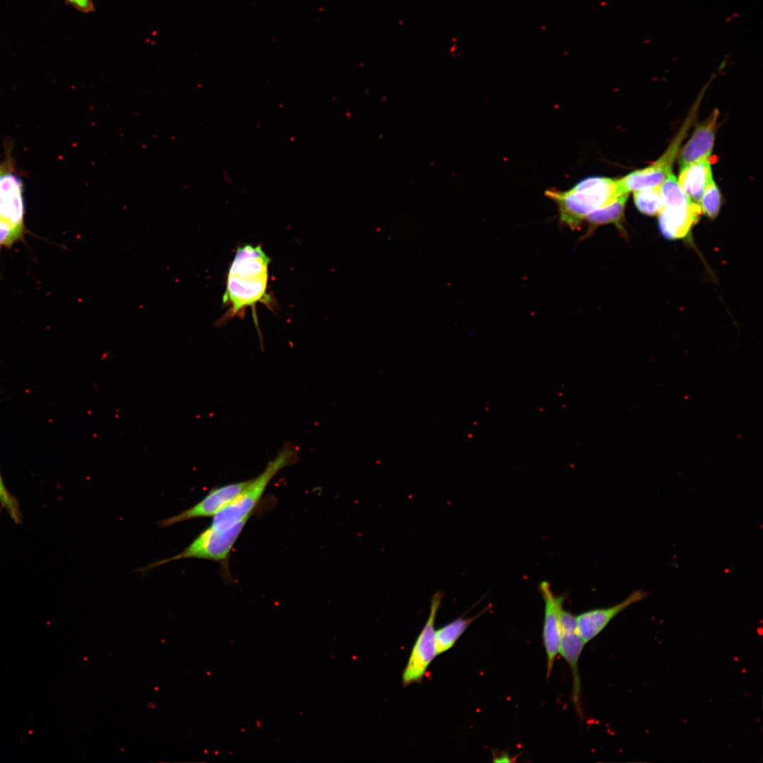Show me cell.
Returning a JSON list of instances; mask_svg holds the SVG:
<instances>
[{
  "label": "cell",
  "instance_id": "cell-11",
  "mask_svg": "<svg viewBox=\"0 0 763 763\" xmlns=\"http://www.w3.org/2000/svg\"><path fill=\"white\" fill-rule=\"evenodd\" d=\"M649 593L643 588L637 589L614 605L589 610L576 616L578 628L584 643L595 638L615 617L632 604L645 598Z\"/></svg>",
  "mask_w": 763,
  "mask_h": 763
},
{
  "label": "cell",
  "instance_id": "cell-15",
  "mask_svg": "<svg viewBox=\"0 0 763 763\" xmlns=\"http://www.w3.org/2000/svg\"><path fill=\"white\" fill-rule=\"evenodd\" d=\"M627 198L628 194H622L610 204L589 213L584 220L588 227L587 234L593 232L598 226L609 223L614 224L617 228L622 230V221Z\"/></svg>",
  "mask_w": 763,
  "mask_h": 763
},
{
  "label": "cell",
  "instance_id": "cell-6",
  "mask_svg": "<svg viewBox=\"0 0 763 763\" xmlns=\"http://www.w3.org/2000/svg\"><path fill=\"white\" fill-rule=\"evenodd\" d=\"M442 597V592L438 591L431 598L429 617L414 644L402 675L403 686L420 682L430 664L437 656L434 622Z\"/></svg>",
  "mask_w": 763,
  "mask_h": 763
},
{
  "label": "cell",
  "instance_id": "cell-2",
  "mask_svg": "<svg viewBox=\"0 0 763 763\" xmlns=\"http://www.w3.org/2000/svg\"><path fill=\"white\" fill-rule=\"evenodd\" d=\"M545 194L556 203L561 222L575 230L589 213L625 194L617 179L596 176L584 179L567 191L548 190Z\"/></svg>",
  "mask_w": 763,
  "mask_h": 763
},
{
  "label": "cell",
  "instance_id": "cell-12",
  "mask_svg": "<svg viewBox=\"0 0 763 763\" xmlns=\"http://www.w3.org/2000/svg\"><path fill=\"white\" fill-rule=\"evenodd\" d=\"M718 111L715 109L709 117L699 124L679 155L680 168L708 160L715 139Z\"/></svg>",
  "mask_w": 763,
  "mask_h": 763
},
{
  "label": "cell",
  "instance_id": "cell-17",
  "mask_svg": "<svg viewBox=\"0 0 763 763\" xmlns=\"http://www.w3.org/2000/svg\"><path fill=\"white\" fill-rule=\"evenodd\" d=\"M633 192L635 206L641 213L651 216L659 214L663 208L661 185Z\"/></svg>",
  "mask_w": 763,
  "mask_h": 763
},
{
  "label": "cell",
  "instance_id": "cell-18",
  "mask_svg": "<svg viewBox=\"0 0 763 763\" xmlns=\"http://www.w3.org/2000/svg\"><path fill=\"white\" fill-rule=\"evenodd\" d=\"M663 207L685 206L692 202L680 187L675 176L670 173L661 184Z\"/></svg>",
  "mask_w": 763,
  "mask_h": 763
},
{
  "label": "cell",
  "instance_id": "cell-10",
  "mask_svg": "<svg viewBox=\"0 0 763 763\" xmlns=\"http://www.w3.org/2000/svg\"><path fill=\"white\" fill-rule=\"evenodd\" d=\"M562 637L560 653L569 665L572 676V697L577 709L580 708V678L579 660L585 644L578 628L576 616L564 610L560 612Z\"/></svg>",
  "mask_w": 763,
  "mask_h": 763
},
{
  "label": "cell",
  "instance_id": "cell-20",
  "mask_svg": "<svg viewBox=\"0 0 763 763\" xmlns=\"http://www.w3.org/2000/svg\"><path fill=\"white\" fill-rule=\"evenodd\" d=\"M0 505L10 516L11 519L16 523L19 524L22 520V514L20 510L19 504L15 497H13L6 488L2 477L0 473Z\"/></svg>",
  "mask_w": 763,
  "mask_h": 763
},
{
  "label": "cell",
  "instance_id": "cell-19",
  "mask_svg": "<svg viewBox=\"0 0 763 763\" xmlns=\"http://www.w3.org/2000/svg\"><path fill=\"white\" fill-rule=\"evenodd\" d=\"M721 203L720 191L714 180L711 179L706 186L700 201L702 213L714 219L718 214Z\"/></svg>",
  "mask_w": 763,
  "mask_h": 763
},
{
  "label": "cell",
  "instance_id": "cell-9",
  "mask_svg": "<svg viewBox=\"0 0 763 763\" xmlns=\"http://www.w3.org/2000/svg\"><path fill=\"white\" fill-rule=\"evenodd\" d=\"M251 479L212 489L199 502L179 514L158 521L160 528L173 526L196 518L214 516L232 502L249 483Z\"/></svg>",
  "mask_w": 763,
  "mask_h": 763
},
{
  "label": "cell",
  "instance_id": "cell-16",
  "mask_svg": "<svg viewBox=\"0 0 763 763\" xmlns=\"http://www.w3.org/2000/svg\"><path fill=\"white\" fill-rule=\"evenodd\" d=\"M485 610H483L485 612ZM483 612L474 617H460L450 623L435 630V641L437 655L449 650L469 625Z\"/></svg>",
  "mask_w": 763,
  "mask_h": 763
},
{
  "label": "cell",
  "instance_id": "cell-5",
  "mask_svg": "<svg viewBox=\"0 0 763 763\" xmlns=\"http://www.w3.org/2000/svg\"><path fill=\"white\" fill-rule=\"evenodd\" d=\"M249 519V517H247L226 529L219 530L209 526L181 552L156 561L142 568L141 572H146L172 561L188 558L203 559L222 564H226L230 552Z\"/></svg>",
  "mask_w": 763,
  "mask_h": 763
},
{
  "label": "cell",
  "instance_id": "cell-3",
  "mask_svg": "<svg viewBox=\"0 0 763 763\" xmlns=\"http://www.w3.org/2000/svg\"><path fill=\"white\" fill-rule=\"evenodd\" d=\"M298 452L296 446L286 443L268 463L264 471L251 479L232 502L213 516L210 526L219 530L226 529L250 517L271 479L281 469L295 463L299 459Z\"/></svg>",
  "mask_w": 763,
  "mask_h": 763
},
{
  "label": "cell",
  "instance_id": "cell-7",
  "mask_svg": "<svg viewBox=\"0 0 763 763\" xmlns=\"http://www.w3.org/2000/svg\"><path fill=\"white\" fill-rule=\"evenodd\" d=\"M690 124V119L688 120V123L683 125L667 150L656 161L644 169L635 170L617 179L623 193L628 194L630 191L661 184L664 179L672 173L673 160L677 156L679 147Z\"/></svg>",
  "mask_w": 763,
  "mask_h": 763
},
{
  "label": "cell",
  "instance_id": "cell-4",
  "mask_svg": "<svg viewBox=\"0 0 763 763\" xmlns=\"http://www.w3.org/2000/svg\"><path fill=\"white\" fill-rule=\"evenodd\" d=\"M25 233V202L21 177L0 165V253L21 241Z\"/></svg>",
  "mask_w": 763,
  "mask_h": 763
},
{
  "label": "cell",
  "instance_id": "cell-1",
  "mask_svg": "<svg viewBox=\"0 0 763 763\" xmlns=\"http://www.w3.org/2000/svg\"><path fill=\"white\" fill-rule=\"evenodd\" d=\"M270 259L260 245L239 247L229 268L223 304L228 307L227 317L242 314L247 307L268 304L266 293Z\"/></svg>",
  "mask_w": 763,
  "mask_h": 763
},
{
  "label": "cell",
  "instance_id": "cell-8",
  "mask_svg": "<svg viewBox=\"0 0 763 763\" xmlns=\"http://www.w3.org/2000/svg\"><path fill=\"white\" fill-rule=\"evenodd\" d=\"M538 588L544 601L543 641L547 658V678H549L560 652L562 637L560 612L563 608L564 596L555 595L550 584L545 581L539 584Z\"/></svg>",
  "mask_w": 763,
  "mask_h": 763
},
{
  "label": "cell",
  "instance_id": "cell-13",
  "mask_svg": "<svg viewBox=\"0 0 763 763\" xmlns=\"http://www.w3.org/2000/svg\"><path fill=\"white\" fill-rule=\"evenodd\" d=\"M700 205L663 207L658 214V225L662 235L669 239L686 237L702 214Z\"/></svg>",
  "mask_w": 763,
  "mask_h": 763
},
{
  "label": "cell",
  "instance_id": "cell-21",
  "mask_svg": "<svg viewBox=\"0 0 763 763\" xmlns=\"http://www.w3.org/2000/svg\"><path fill=\"white\" fill-rule=\"evenodd\" d=\"M69 4L83 12H89L93 9L92 0H66Z\"/></svg>",
  "mask_w": 763,
  "mask_h": 763
},
{
  "label": "cell",
  "instance_id": "cell-14",
  "mask_svg": "<svg viewBox=\"0 0 763 763\" xmlns=\"http://www.w3.org/2000/svg\"><path fill=\"white\" fill-rule=\"evenodd\" d=\"M711 179V165L705 160L680 168L678 182L690 201L700 205L704 189Z\"/></svg>",
  "mask_w": 763,
  "mask_h": 763
}]
</instances>
